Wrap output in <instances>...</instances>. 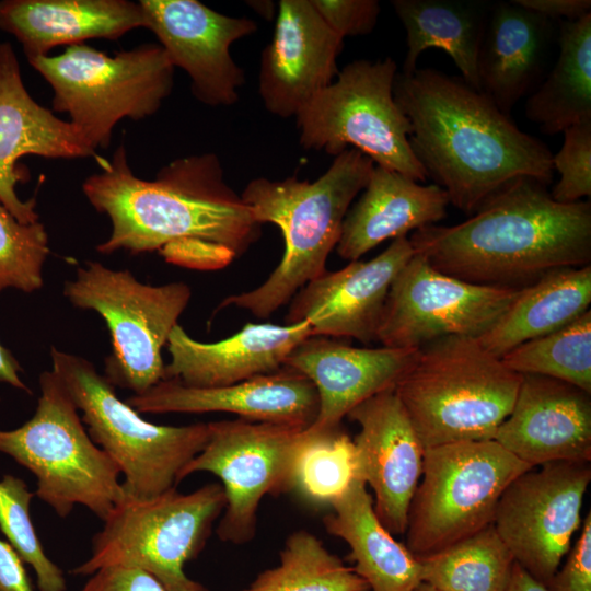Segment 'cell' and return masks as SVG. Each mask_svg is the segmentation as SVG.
Returning <instances> with one entry per match:
<instances>
[{"mask_svg":"<svg viewBox=\"0 0 591 591\" xmlns=\"http://www.w3.org/2000/svg\"><path fill=\"white\" fill-rule=\"evenodd\" d=\"M394 99L410 125V148L450 204L474 212L505 184L528 176L549 185L553 154L482 91L432 68L397 72Z\"/></svg>","mask_w":591,"mask_h":591,"instance_id":"6da1fadb","label":"cell"},{"mask_svg":"<svg viewBox=\"0 0 591 591\" xmlns=\"http://www.w3.org/2000/svg\"><path fill=\"white\" fill-rule=\"evenodd\" d=\"M82 184L89 202L112 223L101 254H141L190 243L220 246L236 257L259 237L262 224L224 181L215 153L176 159L151 181L134 174L124 144Z\"/></svg>","mask_w":591,"mask_h":591,"instance_id":"7a4b0ae2","label":"cell"},{"mask_svg":"<svg viewBox=\"0 0 591 591\" xmlns=\"http://www.w3.org/2000/svg\"><path fill=\"white\" fill-rule=\"evenodd\" d=\"M546 187L513 178L467 220L418 229L409 242L436 269L484 286L521 289L549 270L590 265V200L560 204Z\"/></svg>","mask_w":591,"mask_h":591,"instance_id":"3957f363","label":"cell"},{"mask_svg":"<svg viewBox=\"0 0 591 591\" xmlns=\"http://www.w3.org/2000/svg\"><path fill=\"white\" fill-rule=\"evenodd\" d=\"M374 165L369 157L349 148L337 154L314 182L296 176L250 181L241 198L260 224L269 222L279 228L283 255L260 286L225 298L218 309L232 305L267 318L323 275L327 257L339 241L344 219Z\"/></svg>","mask_w":591,"mask_h":591,"instance_id":"277c9868","label":"cell"},{"mask_svg":"<svg viewBox=\"0 0 591 591\" xmlns=\"http://www.w3.org/2000/svg\"><path fill=\"white\" fill-rule=\"evenodd\" d=\"M521 378L477 338L447 336L419 348L395 392L427 449L494 440Z\"/></svg>","mask_w":591,"mask_h":591,"instance_id":"5b68a950","label":"cell"},{"mask_svg":"<svg viewBox=\"0 0 591 591\" xmlns=\"http://www.w3.org/2000/svg\"><path fill=\"white\" fill-rule=\"evenodd\" d=\"M51 370L82 412L86 431L119 467L125 497L149 499L181 482L183 468L202 450L208 422L155 425L121 401L89 360L50 349Z\"/></svg>","mask_w":591,"mask_h":591,"instance_id":"8992f818","label":"cell"},{"mask_svg":"<svg viewBox=\"0 0 591 591\" xmlns=\"http://www.w3.org/2000/svg\"><path fill=\"white\" fill-rule=\"evenodd\" d=\"M34 415L13 430L0 429V452L36 477L35 496L58 517L76 505L104 521L125 498L118 465L90 438L58 375H39Z\"/></svg>","mask_w":591,"mask_h":591,"instance_id":"52a82bcc","label":"cell"},{"mask_svg":"<svg viewBox=\"0 0 591 591\" xmlns=\"http://www.w3.org/2000/svg\"><path fill=\"white\" fill-rule=\"evenodd\" d=\"M53 89V111L66 113L91 146L106 149L124 118L155 114L174 86V66L160 44L107 55L85 44L27 59Z\"/></svg>","mask_w":591,"mask_h":591,"instance_id":"ba28073f","label":"cell"},{"mask_svg":"<svg viewBox=\"0 0 591 591\" xmlns=\"http://www.w3.org/2000/svg\"><path fill=\"white\" fill-rule=\"evenodd\" d=\"M224 507L223 488L216 482L188 494L175 487L149 499L125 497L93 536L91 556L70 573L90 576L121 565L151 573L166 591H209L184 567L202 551Z\"/></svg>","mask_w":591,"mask_h":591,"instance_id":"9c48e42d","label":"cell"},{"mask_svg":"<svg viewBox=\"0 0 591 591\" xmlns=\"http://www.w3.org/2000/svg\"><path fill=\"white\" fill-rule=\"evenodd\" d=\"M396 73L391 57L346 65L297 114L300 144L334 157L354 148L375 165L425 182L426 172L409 144V121L393 95Z\"/></svg>","mask_w":591,"mask_h":591,"instance_id":"30bf717a","label":"cell"},{"mask_svg":"<svg viewBox=\"0 0 591 591\" xmlns=\"http://www.w3.org/2000/svg\"><path fill=\"white\" fill-rule=\"evenodd\" d=\"M530 468L495 440L427 448L408 511L407 548L429 555L491 524L505 489Z\"/></svg>","mask_w":591,"mask_h":591,"instance_id":"8fae6325","label":"cell"},{"mask_svg":"<svg viewBox=\"0 0 591 591\" xmlns=\"http://www.w3.org/2000/svg\"><path fill=\"white\" fill-rule=\"evenodd\" d=\"M63 296L107 324L112 352L104 375L114 386L141 394L164 380L161 351L192 298L187 283L146 285L128 269L89 260L65 282Z\"/></svg>","mask_w":591,"mask_h":591,"instance_id":"7c38bea8","label":"cell"},{"mask_svg":"<svg viewBox=\"0 0 591 591\" xmlns=\"http://www.w3.org/2000/svg\"><path fill=\"white\" fill-rule=\"evenodd\" d=\"M208 426V440L183 468L181 482L199 472L216 475L225 496L217 535L222 542L244 544L255 535L263 498L290 491L293 453L305 429L241 418Z\"/></svg>","mask_w":591,"mask_h":591,"instance_id":"4fadbf2b","label":"cell"},{"mask_svg":"<svg viewBox=\"0 0 591 591\" xmlns=\"http://www.w3.org/2000/svg\"><path fill=\"white\" fill-rule=\"evenodd\" d=\"M519 290L461 280L415 253L390 287L376 341L389 348H420L447 336L478 338Z\"/></svg>","mask_w":591,"mask_h":591,"instance_id":"5bb4252c","label":"cell"},{"mask_svg":"<svg viewBox=\"0 0 591 591\" xmlns=\"http://www.w3.org/2000/svg\"><path fill=\"white\" fill-rule=\"evenodd\" d=\"M590 480V463L551 462L519 475L499 499L496 532L514 563L543 584L571 547Z\"/></svg>","mask_w":591,"mask_h":591,"instance_id":"9a60e30c","label":"cell"},{"mask_svg":"<svg viewBox=\"0 0 591 591\" xmlns=\"http://www.w3.org/2000/svg\"><path fill=\"white\" fill-rule=\"evenodd\" d=\"M147 27L159 39L174 68L190 79L193 95L209 106L237 102L245 83L230 47L256 32L247 18L217 12L197 0H141Z\"/></svg>","mask_w":591,"mask_h":591,"instance_id":"2e32d148","label":"cell"},{"mask_svg":"<svg viewBox=\"0 0 591 591\" xmlns=\"http://www.w3.org/2000/svg\"><path fill=\"white\" fill-rule=\"evenodd\" d=\"M347 417L360 427L352 440L360 478L374 494V511L391 534H405L426 448L395 389L366 399Z\"/></svg>","mask_w":591,"mask_h":591,"instance_id":"e0dca14e","label":"cell"},{"mask_svg":"<svg viewBox=\"0 0 591 591\" xmlns=\"http://www.w3.org/2000/svg\"><path fill=\"white\" fill-rule=\"evenodd\" d=\"M344 38L316 12L311 0H281L271 40L262 53L258 93L265 108L296 117L334 82Z\"/></svg>","mask_w":591,"mask_h":591,"instance_id":"ac0fdd59","label":"cell"},{"mask_svg":"<svg viewBox=\"0 0 591 591\" xmlns=\"http://www.w3.org/2000/svg\"><path fill=\"white\" fill-rule=\"evenodd\" d=\"M414 254L408 236H403L370 260H352L339 270H326L293 296L286 324L308 321L313 336L376 341L390 287Z\"/></svg>","mask_w":591,"mask_h":591,"instance_id":"d6986e66","label":"cell"},{"mask_svg":"<svg viewBox=\"0 0 591 591\" xmlns=\"http://www.w3.org/2000/svg\"><path fill=\"white\" fill-rule=\"evenodd\" d=\"M95 149L69 120H62L30 95L10 43L0 44V205L19 222L38 221L35 199L22 201L16 163L24 155L49 159L95 157Z\"/></svg>","mask_w":591,"mask_h":591,"instance_id":"ffe728a7","label":"cell"},{"mask_svg":"<svg viewBox=\"0 0 591 591\" xmlns=\"http://www.w3.org/2000/svg\"><path fill=\"white\" fill-rule=\"evenodd\" d=\"M126 403L139 414L230 413L256 422L306 429L318 413L313 383L299 371L283 366L276 372L220 387H189L162 380Z\"/></svg>","mask_w":591,"mask_h":591,"instance_id":"44dd1931","label":"cell"},{"mask_svg":"<svg viewBox=\"0 0 591 591\" xmlns=\"http://www.w3.org/2000/svg\"><path fill=\"white\" fill-rule=\"evenodd\" d=\"M494 440L532 467L591 461V393L553 378L524 374Z\"/></svg>","mask_w":591,"mask_h":591,"instance_id":"7402d4cb","label":"cell"},{"mask_svg":"<svg viewBox=\"0 0 591 591\" xmlns=\"http://www.w3.org/2000/svg\"><path fill=\"white\" fill-rule=\"evenodd\" d=\"M418 350L352 347L331 337L310 336L289 355L285 366L305 375L316 389L318 413L310 428L332 429L360 403L395 389Z\"/></svg>","mask_w":591,"mask_h":591,"instance_id":"603a6c76","label":"cell"},{"mask_svg":"<svg viewBox=\"0 0 591 591\" xmlns=\"http://www.w3.org/2000/svg\"><path fill=\"white\" fill-rule=\"evenodd\" d=\"M313 336L308 321L276 325L247 323L236 334L216 341L192 338L177 324L167 340L171 361L164 380L189 387H220L278 371L289 355Z\"/></svg>","mask_w":591,"mask_h":591,"instance_id":"cb8c5ba5","label":"cell"},{"mask_svg":"<svg viewBox=\"0 0 591 591\" xmlns=\"http://www.w3.org/2000/svg\"><path fill=\"white\" fill-rule=\"evenodd\" d=\"M137 27H147L140 1H0V28L15 37L27 59L48 56L59 45L93 38L116 40Z\"/></svg>","mask_w":591,"mask_h":591,"instance_id":"d4e9b609","label":"cell"},{"mask_svg":"<svg viewBox=\"0 0 591 591\" xmlns=\"http://www.w3.org/2000/svg\"><path fill=\"white\" fill-rule=\"evenodd\" d=\"M556 32L512 1L491 4L477 60L479 89L506 115L536 84Z\"/></svg>","mask_w":591,"mask_h":591,"instance_id":"484cf974","label":"cell"},{"mask_svg":"<svg viewBox=\"0 0 591 591\" xmlns=\"http://www.w3.org/2000/svg\"><path fill=\"white\" fill-rule=\"evenodd\" d=\"M450 201L436 184L422 185L396 171L374 165L361 196L349 208L336 246L347 260H358L382 242L437 224Z\"/></svg>","mask_w":591,"mask_h":591,"instance_id":"4316f807","label":"cell"},{"mask_svg":"<svg viewBox=\"0 0 591 591\" xmlns=\"http://www.w3.org/2000/svg\"><path fill=\"white\" fill-rule=\"evenodd\" d=\"M331 507L324 526L349 546L352 569L371 591H416L422 582L420 563L382 524L363 480L356 479Z\"/></svg>","mask_w":591,"mask_h":591,"instance_id":"83f0119b","label":"cell"},{"mask_svg":"<svg viewBox=\"0 0 591 591\" xmlns=\"http://www.w3.org/2000/svg\"><path fill=\"white\" fill-rule=\"evenodd\" d=\"M591 265L547 271L521 288L479 344L501 358L517 346L553 333L590 310Z\"/></svg>","mask_w":591,"mask_h":591,"instance_id":"f1b7e54d","label":"cell"},{"mask_svg":"<svg viewBox=\"0 0 591 591\" xmlns=\"http://www.w3.org/2000/svg\"><path fill=\"white\" fill-rule=\"evenodd\" d=\"M406 31L403 73H412L427 49H441L459 68L462 79L480 91L477 60L493 3L480 0H393Z\"/></svg>","mask_w":591,"mask_h":591,"instance_id":"f546056e","label":"cell"},{"mask_svg":"<svg viewBox=\"0 0 591 591\" xmlns=\"http://www.w3.org/2000/svg\"><path fill=\"white\" fill-rule=\"evenodd\" d=\"M556 39V62L524 106L526 118L548 135L591 121V13L563 21Z\"/></svg>","mask_w":591,"mask_h":591,"instance_id":"4dcf8cb0","label":"cell"},{"mask_svg":"<svg viewBox=\"0 0 591 591\" xmlns=\"http://www.w3.org/2000/svg\"><path fill=\"white\" fill-rule=\"evenodd\" d=\"M417 558L421 581L438 591H507L514 565L493 523Z\"/></svg>","mask_w":591,"mask_h":591,"instance_id":"1f68e13d","label":"cell"},{"mask_svg":"<svg viewBox=\"0 0 591 591\" xmlns=\"http://www.w3.org/2000/svg\"><path fill=\"white\" fill-rule=\"evenodd\" d=\"M356 479H361L356 447L340 426L302 432L293 453L290 490L311 503L331 506Z\"/></svg>","mask_w":591,"mask_h":591,"instance_id":"d6a6232c","label":"cell"},{"mask_svg":"<svg viewBox=\"0 0 591 591\" xmlns=\"http://www.w3.org/2000/svg\"><path fill=\"white\" fill-rule=\"evenodd\" d=\"M279 559L277 566L260 572L242 591H371L352 567L306 530L287 537Z\"/></svg>","mask_w":591,"mask_h":591,"instance_id":"836d02e7","label":"cell"},{"mask_svg":"<svg viewBox=\"0 0 591 591\" xmlns=\"http://www.w3.org/2000/svg\"><path fill=\"white\" fill-rule=\"evenodd\" d=\"M500 359L520 375L553 378L591 393V311L553 333L517 346Z\"/></svg>","mask_w":591,"mask_h":591,"instance_id":"e575fe53","label":"cell"},{"mask_svg":"<svg viewBox=\"0 0 591 591\" xmlns=\"http://www.w3.org/2000/svg\"><path fill=\"white\" fill-rule=\"evenodd\" d=\"M35 493L25 482L5 474L0 479V531L7 542L30 565L39 591H66L62 570L45 554L32 522L30 509Z\"/></svg>","mask_w":591,"mask_h":591,"instance_id":"d590c367","label":"cell"},{"mask_svg":"<svg viewBox=\"0 0 591 591\" xmlns=\"http://www.w3.org/2000/svg\"><path fill=\"white\" fill-rule=\"evenodd\" d=\"M49 254L48 234L39 221L24 224L0 205V291L26 293L43 287V266Z\"/></svg>","mask_w":591,"mask_h":591,"instance_id":"8d00e7d4","label":"cell"},{"mask_svg":"<svg viewBox=\"0 0 591 591\" xmlns=\"http://www.w3.org/2000/svg\"><path fill=\"white\" fill-rule=\"evenodd\" d=\"M563 132L564 143L553 154L559 179L549 194L557 202L572 204L591 196V121L573 125Z\"/></svg>","mask_w":591,"mask_h":591,"instance_id":"74e56055","label":"cell"},{"mask_svg":"<svg viewBox=\"0 0 591 591\" xmlns=\"http://www.w3.org/2000/svg\"><path fill=\"white\" fill-rule=\"evenodd\" d=\"M312 5L338 36H359L371 33L380 14L376 0H311Z\"/></svg>","mask_w":591,"mask_h":591,"instance_id":"f35d334b","label":"cell"},{"mask_svg":"<svg viewBox=\"0 0 591 591\" xmlns=\"http://www.w3.org/2000/svg\"><path fill=\"white\" fill-rule=\"evenodd\" d=\"M565 564L545 584L551 591H591V512L582 521L579 537Z\"/></svg>","mask_w":591,"mask_h":591,"instance_id":"ab89813d","label":"cell"},{"mask_svg":"<svg viewBox=\"0 0 591 591\" xmlns=\"http://www.w3.org/2000/svg\"><path fill=\"white\" fill-rule=\"evenodd\" d=\"M90 576L80 591H166L154 576L136 567L104 566Z\"/></svg>","mask_w":591,"mask_h":591,"instance_id":"60d3db41","label":"cell"},{"mask_svg":"<svg viewBox=\"0 0 591 591\" xmlns=\"http://www.w3.org/2000/svg\"><path fill=\"white\" fill-rule=\"evenodd\" d=\"M526 10L541 14L549 20H579L591 13L590 0H513Z\"/></svg>","mask_w":591,"mask_h":591,"instance_id":"b9f144b4","label":"cell"},{"mask_svg":"<svg viewBox=\"0 0 591 591\" xmlns=\"http://www.w3.org/2000/svg\"><path fill=\"white\" fill-rule=\"evenodd\" d=\"M0 591H34L24 561L13 547L0 538Z\"/></svg>","mask_w":591,"mask_h":591,"instance_id":"7bdbcfd3","label":"cell"},{"mask_svg":"<svg viewBox=\"0 0 591 591\" xmlns=\"http://www.w3.org/2000/svg\"><path fill=\"white\" fill-rule=\"evenodd\" d=\"M21 371L22 368L11 351L0 344V382L32 394L19 375Z\"/></svg>","mask_w":591,"mask_h":591,"instance_id":"ee69618b","label":"cell"},{"mask_svg":"<svg viewBox=\"0 0 591 591\" xmlns=\"http://www.w3.org/2000/svg\"><path fill=\"white\" fill-rule=\"evenodd\" d=\"M507 591H551L545 584L534 579L514 563Z\"/></svg>","mask_w":591,"mask_h":591,"instance_id":"f6af8a7d","label":"cell"},{"mask_svg":"<svg viewBox=\"0 0 591 591\" xmlns=\"http://www.w3.org/2000/svg\"><path fill=\"white\" fill-rule=\"evenodd\" d=\"M416 591H438V590H436L434 588H432L431 586L425 582H421L416 589Z\"/></svg>","mask_w":591,"mask_h":591,"instance_id":"bcb514c9","label":"cell"}]
</instances>
